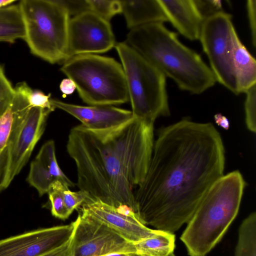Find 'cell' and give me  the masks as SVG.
Returning <instances> with one entry per match:
<instances>
[{
    "instance_id": "603a6c76",
    "label": "cell",
    "mask_w": 256,
    "mask_h": 256,
    "mask_svg": "<svg viewBox=\"0 0 256 256\" xmlns=\"http://www.w3.org/2000/svg\"><path fill=\"white\" fill-rule=\"evenodd\" d=\"M235 256H256V214H250L238 229Z\"/></svg>"
},
{
    "instance_id": "8d00e7d4",
    "label": "cell",
    "mask_w": 256,
    "mask_h": 256,
    "mask_svg": "<svg viewBox=\"0 0 256 256\" xmlns=\"http://www.w3.org/2000/svg\"><path fill=\"white\" fill-rule=\"evenodd\" d=\"M15 2L14 0H0V8L11 5Z\"/></svg>"
},
{
    "instance_id": "ba28073f",
    "label": "cell",
    "mask_w": 256,
    "mask_h": 256,
    "mask_svg": "<svg viewBox=\"0 0 256 256\" xmlns=\"http://www.w3.org/2000/svg\"><path fill=\"white\" fill-rule=\"evenodd\" d=\"M154 123L134 118L114 128L96 131L121 162L132 187L146 177L154 145Z\"/></svg>"
},
{
    "instance_id": "4fadbf2b",
    "label": "cell",
    "mask_w": 256,
    "mask_h": 256,
    "mask_svg": "<svg viewBox=\"0 0 256 256\" xmlns=\"http://www.w3.org/2000/svg\"><path fill=\"white\" fill-rule=\"evenodd\" d=\"M73 223L27 232L0 240V256H38L62 246L72 236Z\"/></svg>"
},
{
    "instance_id": "d4e9b609",
    "label": "cell",
    "mask_w": 256,
    "mask_h": 256,
    "mask_svg": "<svg viewBox=\"0 0 256 256\" xmlns=\"http://www.w3.org/2000/svg\"><path fill=\"white\" fill-rule=\"evenodd\" d=\"M90 10L109 22L112 17L122 12L120 0H88Z\"/></svg>"
},
{
    "instance_id": "74e56055",
    "label": "cell",
    "mask_w": 256,
    "mask_h": 256,
    "mask_svg": "<svg viewBox=\"0 0 256 256\" xmlns=\"http://www.w3.org/2000/svg\"><path fill=\"white\" fill-rule=\"evenodd\" d=\"M125 254H121V253H114L106 254L104 256H124Z\"/></svg>"
},
{
    "instance_id": "f1b7e54d",
    "label": "cell",
    "mask_w": 256,
    "mask_h": 256,
    "mask_svg": "<svg viewBox=\"0 0 256 256\" xmlns=\"http://www.w3.org/2000/svg\"><path fill=\"white\" fill-rule=\"evenodd\" d=\"M194 4L204 20L222 10V4L218 0H194Z\"/></svg>"
},
{
    "instance_id": "d6a6232c",
    "label": "cell",
    "mask_w": 256,
    "mask_h": 256,
    "mask_svg": "<svg viewBox=\"0 0 256 256\" xmlns=\"http://www.w3.org/2000/svg\"><path fill=\"white\" fill-rule=\"evenodd\" d=\"M8 167V154L6 148L0 152V192L4 190Z\"/></svg>"
},
{
    "instance_id": "3957f363",
    "label": "cell",
    "mask_w": 256,
    "mask_h": 256,
    "mask_svg": "<svg viewBox=\"0 0 256 256\" xmlns=\"http://www.w3.org/2000/svg\"><path fill=\"white\" fill-rule=\"evenodd\" d=\"M126 43L166 78L173 80L181 90L199 94L216 82L200 56L181 42L178 34L164 23L149 24L130 30Z\"/></svg>"
},
{
    "instance_id": "e575fe53",
    "label": "cell",
    "mask_w": 256,
    "mask_h": 256,
    "mask_svg": "<svg viewBox=\"0 0 256 256\" xmlns=\"http://www.w3.org/2000/svg\"><path fill=\"white\" fill-rule=\"evenodd\" d=\"M61 92L65 94H72L75 89L76 86L74 82L70 78H64L60 82V86Z\"/></svg>"
},
{
    "instance_id": "9a60e30c",
    "label": "cell",
    "mask_w": 256,
    "mask_h": 256,
    "mask_svg": "<svg viewBox=\"0 0 256 256\" xmlns=\"http://www.w3.org/2000/svg\"><path fill=\"white\" fill-rule=\"evenodd\" d=\"M50 102L55 108L68 113L93 131L110 130L134 118L132 111L112 106H82L54 99H50Z\"/></svg>"
},
{
    "instance_id": "ab89813d",
    "label": "cell",
    "mask_w": 256,
    "mask_h": 256,
    "mask_svg": "<svg viewBox=\"0 0 256 256\" xmlns=\"http://www.w3.org/2000/svg\"><path fill=\"white\" fill-rule=\"evenodd\" d=\"M176 256L174 255V252H172V253L170 254H168V256Z\"/></svg>"
},
{
    "instance_id": "1f68e13d",
    "label": "cell",
    "mask_w": 256,
    "mask_h": 256,
    "mask_svg": "<svg viewBox=\"0 0 256 256\" xmlns=\"http://www.w3.org/2000/svg\"><path fill=\"white\" fill-rule=\"evenodd\" d=\"M246 8L252 44L255 47L256 44V1L254 0H248Z\"/></svg>"
},
{
    "instance_id": "44dd1931",
    "label": "cell",
    "mask_w": 256,
    "mask_h": 256,
    "mask_svg": "<svg viewBox=\"0 0 256 256\" xmlns=\"http://www.w3.org/2000/svg\"><path fill=\"white\" fill-rule=\"evenodd\" d=\"M25 30L18 4L0 8V42L14 43L24 40Z\"/></svg>"
},
{
    "instance_id": "e0dca14e",
    "label": "cell",
    "mask_w": 256,
    "mask_h": 256,
    "mask_svg": "<svg viewBox=\"0 0 256 256\" xmlns=\"http://www.w3.org/2000/svg\"><path fill=\"white\" fill-rule=\"evenodd\" d=\"M166 16L177 31L190 40H198L204 21L194 0H158Z\"/></svg>"
},
{
    "instance_id": "7a4b0ae2",
    "label": "cell",
    "mask_w": 256,
    "mask_h": 256,
    "mask_svg": "<svg viewBox=\"0 0 256 256\" xmlns=\"http://www.w3.org/2000/svg\"><path fill=\"white\" fill-rule=\"evenodd\" d=\"M66 149L76 164L80 190L120 213L128 216L135 213L138 216L132 187L124 167L98 132L82 124L74 127Z\"/></svg>"
},
{
    "instance_id": "52a82bcc",
    "label": "cell",
    "mask_w": 256,
    "mask_h": 256,
    "mask_svg": "<svg viewBox=\"0 0 256 256\" xmlns=\"http://www.w3.org/2000/svg\"><path fill=\"white\" fill-rule=\"evenodd\" d=\"M123 68L134 118L154 122L170 114L166 76L126 42L115 45Z\"/></svg>"
},
{
    "instance_id": "83f0119b",
    "label": "cell",
    "mask_w": 256,
    "mask_h": 256,
    "mask_svg": "<svg viewBox=\"0 0 256 256\" xmlns=\"http://www.w3.org/2000/svg\"><path fill=\"white\" fill-rule=\"evenodd\" d=\"M62 196L66 206L70 214L91 198L87 192L83 190L72 192L67 186L63 189Z\"/></svg>"
},
{
    "instance_id": "4dcf8cb0",
    "label": "cell",
    "mask_w": 256,
    "mask_h": 256,
    "mask_svg": "<svg viewBox=\"0 0 256 256\" xmlns=\"http://www.w3.org/2000/svg\"><path fill=\"white\" fill-rule=\"evenodd\" d=\"M50 94H45L38 90H32L29 97V102L32 107H38L42 108L52 110L55 108L50 102Z\"/></svg>"
},
{
    "instance_id": "6da1fadb",
    "label": "cell",
    "mask_w": 256,
    "mask_h": 256,
    "mask_svg": "<svg viewBox=\"0 0 256 256\" xmlns=\"http://www.w3.org/2000/svg\"><path fill=\"white\" fill-rule=\"evenodd\" d=\"M224 164L222 140L212 124L184 118L162 128L146 177L134 193L139 220L174 234L224 175Z\"/></svg>"
},
{
    "instance_id": "d6986e66",
    "label": "cell",
    "mask_w": 256,
    "mask_h": 256,
    "mask_svg": "<svg viewBox=\"0 0 256 256\" xmlns=\"http://www.w3.org/2000/svg\"><path fill=\"white\" fill-rule=\"evenodd\" d=\"M120 2L127 26L130 30L146 24L168 22L158 0Z\"/></svg>"
},
{
    "instance_id": "8992f818",
    "label": "cell",
    "mask_w": 256,
    "mask_h": 256,
    "mask_svg": "<svg viewBox=\"0 0 256 256\" xmlns=\"http://www.w3.org/2000/svg\"><path fill=\"white\" fill-rule=\"evenodd\" d=\"M31 52L54 64L67 60L70 15L58 0H22L18 4Z\"/></svg>"
},
{
    "instance_id": "cb8c5ba5",
    "label": "cell",
    "mask_w": 256,
    "mask_h": 256,
    "mask_svg": "<svg viewBox=\"0 0 256 256\" xmlns=\"http://www.w3.org/2000/svg\"><path fill=\"white\" fill-rule=\"evenodd\" d=\"M66 186L62 182L57 181L52 184L48 193L52 215L62 220L67 219L70 215L66 206L62 196L63 189Z\"/></svg>"
},
{
    "instance_id": "277c9868",
    "label": "cell",
    "mask_w": 256,
    "mask_h": 256,
    "mask_svg": "<svg viewBox=\"0 0 256 256\" xmlns=\"http://www.w3.org/2000/svg\"><path fill=\"white\" fill-rule=\"evenodd\" d=\"M245 186L234 170L209 188L180 238L190 256H206L222 240L238 214Z\"/></svg>"
},
{
    "instance_id": "ffe728a7",
    "label": "cell",
    "mask_w": 256,
    "mask_h": 256,
    "mask_svg": "<svg viewBox=\"0 0 256 256\" xmlns=\"http://www.w3.org/2000/svg\"><path fill=\"white\" fill-rule=\"evenodd\" d=\"M233 65L238 94L244 93L256 84V60L241 42L234 36Z\"/></svg>"
},
{
    "instance_id": "2e32d148",
    "label": "cell",
    "mask_w": 256,
    "mask_h": 256,
    "mask_svg": "<svg viewBox=\"0 0 256 256\" xmlns=\"http://www.w3.org/2000/svg\"><path fill=\"white\" fill-rule=\"evenodd\" d=\"M26 180L37 190L40 196L48 193L52 184L57 181L62 182L69 188L75 186L58 164L55 144L52 140H48L42 145L31 162Z\"/></svg>"
},
{
    "instance_id": "8fae6325",
    "label": "cell",
    "mask_w": 256,
    "mask_h": 256,
    "mask_svg": "<svg viewBox=\"0 0 256 256\" xmlns=\"http://www.w3.org/2000/svg\"><path fill=\"white\" fill-rule=\"evenodd\" d=\"M115 45L109 22L94 12L87 11L70 20L67 60L77 55L105 52Z\"/></svg>"
},
{
    "instance_id": "30bf717a",
    "label": "cell",
    "mask_w": 256,
    "mask_h": 256,
    "mask_svg": "<svg viewBox=\"0 0 256 256\" xmlns=\"http://www.w3.org/2000/svg\"><path fill=\"white\" fill-rule=\"evenodd\" d=\"M72 223L74 230L68 256L136 253L134 244L98 221L80 214Z\"/></svg>"
},
{
    "instance_id": "7402d4cb",
    "label": "cell",
    "mask_w": 256,
    "mask_h": 256,
    "mask_svg": "<svg viewBox=\"0 0 256 256\" xmlns=\"http://www.w3.org/2000/svg\"><path fill=\"white\" fill-rule=\"evenodd\" d=\"M175 240L174 234L162 231L157 236L134 244L136 252L142 256H166L174 252Z\"/></svg>"
},
{
    "instance_id": "d590c367",
    "label": "cell",
    "mask_w": 256,
    "mask_h": 256,
    "mask_svg": "<svg viewBox=\"0 0 256 256\" xmlns=\"http://www.w3.org/2000/svg\"><path fill=\"white\" fill-rule=\"evenodd\" d=\"M214 118L216 122L223 128L227 130L230 127V123L228 119L220 114L214 115Z\"/></svg>"
},
{
    "instance_id": "9c48e42d",
    "label": "cell",
    "mask_w": 256,
    "mask_h": 256,
    "mask_svg": "<svg viewBox=\"0 0 256 256\" xmlns=\"http://www.w3.org/2000/svg\"><path fill=\"white\" fill-rule=\"evenodd\" d=\"M236 32L232 15L222 11L204 20L198 40L216 82L238 94L233 65Z\"/></svg>"
},
{
    "instance_id": "f546056e",
    "label": "cell",
    "mask_w": 256,
    "mask_h": 256,
    "mask_svg": "<svg viewBox=\"0 0 256 256\" xmlns=\"http://www.w3.org/2000/svg\"><path fill=\"white\" fill-rule=\"evenodd\" d=\"M58 0L66 9L70 16L74 15V16L86 12L90 11L88 0Z\"/></svg>"
},
{
    "instance_id": "7c38bea8",
    "label": "cell",
    "mask_w": 256,
    "mask_h": 256,
    "mask_svg": "<svg viewBox=\"0 0 256 256\" xmlns=\"http://www.w3.org/2000/svg\"><path fill=\"white\" fill-rule=\"evenodd\" d=\"M52 110L32 107L24 120L14 130L6 146L8 167L4 189L21 171L42 136Z\"/></svg>"
},
{
    "instance_id": "484cf974",
    "label": "cell",
    "mask_w": 256,
    "mask_h": 256,
    "mask_svg": "<svg viewBox=\"0 0 256 256\" xmlns=\"http://www.w3.org/2000/svg\"><path fill=\"white\" fill-rule=\"evenodd\" d=\"M244 94L246 95L244 107L245 121L250 132L256 130V84L249 88Z\"/></svg>"
},
{
    "instance_id": "ac0fdd59",
    "label": "cell",
    "mask_w": 256,
    "mask_h": 256,
    "mask_svg": "<svg viewBox=\"0 0 256 256\" xmlns=\"http://www.w3.org/2000/svg\"><path fill=\"white\" fill-rule=\"evenodd\" d=\"M14 98L0 116V152L6 148L14 130L24 120L32 108L29 97L32 90L24 82L18 84Z\"/></svg>"
},
{
    "instance_id": "5b68a950",
    "label": "cell",
    "mask_w": 256,
    "mask_h": 256,
    "mask_svg": "<svg viewBox=\"0 0 256 256\" xmlns=\"http://www.w3.org/2000/svg\"><path fill=\"white\" fill-rule=\"evenodd\" d=\"M62 72L75 84L78 93L90 106H112L129 100L122 65L112 58L96 54L74 56Z\"/></svg>"
},
{
    "instance_id": "836d02e7",
    "label": "cell",
    "mask_w": 256,
    "mask_h": 256,
    "mask_svg": "<svg viewBox=\"0 0 256 256\" xmlns=\"http://www.w3.org/2000/svg\"><path fill=\"white\" fill-rule=\"evenodd\" d=\"M70 240L62 246L46 252L38 256H68Z\"/></svg>"
},
{
    "instance_id": "f35d334b",
    "label": "cell",
    "mask_w": 256,
    "mask_h": 256,
    "mask_svg": "<svg viewBox=\"0 0 256 256\" xmlns=\"http://www.w3.org/2000/svg\"><path fill=\"white\" fill-rule=\"evenodd\" d=\"M124 256H142L136 252L126 253L125 254Z\"/></svg>"
},
{
    "instance_id": "4316f807",
    "label": "cell",
    "mask_w": 256,
    "mask_h": 256,
    "mask_svg": "<svg viewBox=\"0 0 256 256\" xmlns=\"http://www.w3.org/2000/svg\"><path fill=\"white\" fill-rule=\"evenodd\" d=\"M15 95V89L5 75L0 64V116L7 110Z\"/></svg>"
},
{
    "instance_id": "5bb4252c",
    "label": "cell",
    "mask_w": 256,
    "mask_h": 256,
    "mask_svg": "<svg viewBox=\"0 0 256 256\" xmlns=\"http://www.w3.org/2000/svg\"><path fill=\"white\" fill-rule=\"evenodd\" d=\"M82 215L98 221L132 244L152 238L162 232L142 224L136 218L118 212L100 200L90 198L80 208Z\"/></svg>"
}]
</instances>
